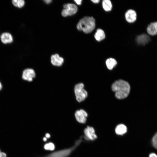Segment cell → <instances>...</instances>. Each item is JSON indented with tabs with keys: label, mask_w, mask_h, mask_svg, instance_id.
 <instances>
[{
	"label": "cell",
	"mask_w": 157,
	"mask_h": 157,
	"mask_svg": "<svg viewBox=\"0 0 157 157\" xmlns=\"http://www.w3.org/2000/svg\"><path fill=\"white\" fill-rule=\"evenodd\" d=\"M112 89L115 92L116 97L123 99L126 97L130 91V87L127 82L122 80L115 81L112 85Z\"/></svg>",
	"instance_id": "1"
},
{
	"label": "cell",
	"mask_w": 157,
	"mask_h": 157,
	"mask_svg": "<svg viewBox=\"0 0 157 157\" xmlns=\"http://www.w3.org/2000/svg\"><path fill=\"white\" fill-rule=\"evenodd\" d=\"M95 27V20L92 17L86 16L81 19L78 22L76 27L79 31L86 33H91Z\"/></svg>",
	"instance_id": "2"
},
{
	"label": "cell",
	"mask_w": 157,
	"mask_h": 157,
	"mask_svg": "<svg viewBox=\"0 0 157 157\" xmlns=\"http://www.w3.org/2000/svg\"><path fill=\"white\" fill-rule=\"evenodd\" d=\"M84 87V84L81 83L76 84L74 87V95L76 100L78 102L83 101L88 96V92Z\"/></svg>",
	"instance_id": "3"
},
{
	"label": "cell",
	"mask_w": 157,
	"mask_h": 157,
	"mask_svg": "<svg viewBox=\"0 0 157 157\" xmlns=\"http://www.w3.org/2000/svg\"><path fill=\"white\" fill-rule=\"evenodd\" d=\"M63 8L61 12V14L62 16L64 17L74 15L78 10L77 6L73 3L65 4L63 5Z\"/></svg>",
	"instance_id": "4"
},
{
	"label": "cell",
	"mask_w": 157,
	"mask_h": 157,
	"mask_svg": "<svg viewBox=\"0 0 157 157\" xmlns=\"http://www.w3.org/2000/svg\"><path fill=\"white\" fill-rule=\"evenodd\" d=\"M80 142H77L75 145L72 147L54 152L45 157H67L74 150L79 144Z\"/></svg>",
	"instance_id": "5"
},
{
	"label": "cell",
	"mask_w": 157,
	"mask_h": 157,
	"mask_svg": "<svg viewBox=\"0 0 157 157\" xmlns=\"http://www.w3.org/2000/svg\"><path fill=\"white\" fill-rule=\"evenodd\" d=\"M36 76L35 71L32 68H26L23 72L22 77V79L29 82H31Z\"/></svg>",
	"instance_id": "6"
},
{
	"label": "cell",
	"mask_w": 157,
	"mask_h": 157,
	"mask_svg": "<svg viewBox=\"0 0 157 157\" xmlns=\"http://www.w3.org/2000/svg\"><path fill=\"white\" fill-rule=\"evenodd\" d=\"M74 116L77 122L81 123L84 124L86 122L88 114L84 110L80 109L75 111Z\"/></svg>",
	"instance_id": "7"
},
{
	"label": "cell",
	"mask_w": 157,
	"mask_h": 157,
	"mask_svg": "<svg viewBox=\"0 0 157 157\" xmlns=\"http://www.w3.org/2000/svg\"><path fill=\"white\" fill-rule=\"evenodd\" d=\"M84 132L85 138L87 140H93L97 138L94 130L92 127L87 126L84 129Z\"/></svg>",
	"instance_id": "8"
},
{
	"label": "cell",
	"mask_w": 157,
	"mask_h": 157,
	"mask_svg": "<svg viewBox=\"0 0 157 157\" xmlns=\"http://www.w3.org/2000/svg\"><path fill=\"white\" fill-rule=\"evenodd\" d=\"M51 62L53 66L59 67L63 65L64 62V59L63 58L60 57L58 54H55L51 56Z\"/></svg>",
	"instance_id": "9"
},
{
	"label": "cell",
	"mask_w": 157,
	"mask_h": 157,
	"mask_svg": "<svg viewBox=\"0 0 157 157\" xmlns=\"http://www.w3.org/2000/svg\"><path fill=\"white\" fill-rule=\"evenodd\" d=\"M125 17L126 21L130 23H133L136 19V13L133 10H129L125 13Z\"/></svg>",
	"instance_id": "10"
},
{
	"label": "cell",
	"mask_w": 157,
	"mask_h": 157,
	"mask_svg": "<svg viewBox=\"0 0 157 157\" xmlns=\"http://www.w3.org/2000/svg\"><path fill=\"white\" fill-rule=\"evenodd\" d=\"M1 42L4 44L10 43L13 42V37L11 34L8 32L3 33L0 36Z\"/></svg>",
	"instance_id": "11"
},
{
	"label": "cell",
	"mask_w": 157,
	"mask_h": 157,
	"mask_svg": "<svg viewBox=\"0 0 157 157\" xmlns=\"http://www.w3.org/2000/svg\"><path fill=\"white\" fill-rule=\"evenodd\" d=\"M149 36L147 34H143L137 37L136 41L139 44L144 45L148 43L150 40Z\"/></svg>",
	"instance_id": "12"
},
{
	"label": "cell",
	"mask_w": 157,
	"mask_h": 157,
	"mask_svg": "<svg viewBox=\"0 0 157 157\" xmlns=\"http://www.w3.org/2000/svg\"><path fill=\"white\" fill-rule=\"evenodd\" d=\"M147 30L150 35L153 36L157 35V22L151 23L147 27Z\"/></svg>",
	"instance_id": "13"
},
{
	"label": "cell",
	"mask_w": 157,
	"mask_h": 157,
	"mask_svg": "<svg viewBox=\"0 0 157 157\" xmlns=\"http://www.w3.org/2000/svg\"><path fill=\"white\" fill-rule=\"evenodd\" d=\"M127 131V127L123 124L117 125L115 129V133L118 135H122Z\"/></svg>",
	"instance_id": "14"
},
{
	"label": "cell",
	"mask_w": 157,
	"mask_h": 157,
	"mask_svg": "<svg viewBox=\"0 0 157 157\" xmlns=\"http://www.w3.org/2000/svg\"><path fill=\"white\" fill-rule=\"evenodd\" d=\"M94 37L95 39L98 41H100L103 40L105 38V35L104 31L101 29L97 30Z\"/></svg>",
	"instance_id": "15"
},
{
	"label": "cell",
	"mask_w": 157,
	"mask_h": 157,
	"mask_svg": "<svg viewBox=\"0 0 157 157\" xmlns=\"http://www.w3.org/2000/svg\"><path fill=\"white\" fill-rule=\"evenodd\" d=\"M106 64L107 68L110 69H112L117 64L116 61L114 58H109L106 61Z\"/></svg>",
	"instance_id": "16"
},
{
	"label": "cell",
	"mask_w": 157,
	"mask_h": 157,
	"mask_svg": "<svg viewBox=\"0 0 157 157\" xmlns=\"http://www.w3.org/2000/svg\"><path fill=\"white\" fill-rule=\"evenodd\" d=\"M102 7L106 11H110L112 8V4L109 0H104L102 2Z\"/></svg>",
	"instance_id": "17"
},
{
	"label": "cell",
	"mask_w": 157,
	"mask_h": 157,
	"mask_svg": "<svg viewBox=\"0 0 157 157\" xmlns=\"http://www.w3.org/2000/svg\"><path fill=\"white\" fill-rule=\"evenodd\" d=\"M12 2L15 6L19 8L23 7L25 4L24 1L23 0H13Z\"/></svg>",
	"instance_id": "18"
},
{
	"label": "cell",
	"mask_w": 157,
	"mask_h": 157,
	"mask_svg": "<svg viewBox=\"0 0 157 157\" xmlns=\"http://www.w3.org/2000/svg\"><path fill=\"white\" fill-rule=\"evenodd\" d=\"M151 143L152 146L157 150V132L152 137L151 140Z\"/></svg>",
	"instance_id": "19"
},
{
	"label": "cell",
	"mask_w": 157,
	"mask_h": 157,
	"mask_svg": "<svg viewBox=\"0 0 157 157\" xmlns=\"http://www.w3.org/2000/svg\"><path fill=\"white\" fill-rule=\"evenodd\" d=\"M55 148L54 144L51 142L46 144L44 146V149L48 150L53 151L55 149Z\"/></svg>",
	"instance_id": "20"
},
{
	"label": "cell",
	"mask_w": 157,
	"mask_h": 157,
	"mask_svg": "<svg viewBox=\"0 0 157 157\" xmlns=\"http://www.w3.org/2000/svg\"><path fill=\"white\" fill-rule=\"evenodd\" d=\"M149 157H157V154L155 153L152 152L149 154Z\"/></svg>",
	"instance_id": "21"
},
{
	"label": "cell",
	"mask_w": 157,
	"mask_h": 157,
	"mask_svg": "<svg viewBox=\"0 0 157 157\" xmlns=\"http://www.w3.org/2000/svg\"><path fill=\"white\" fill-rule=\"evenodd\" d=\"M0 157H7L6 153L3 152H1L0 153Z\"/></svg>",
	"instance_id": "22"
},
{
	"label": "cell",
	"mask_w": 157,
	"mask_h": 157,
	"mask_svg": "<svg viewBox=\"0 0 157 157\" xmlns=\"http://www.w3.org/2000/svg\"><path fill=\"white\" fill-rule=\"evenodd\" d=\"M74 1L78 5H80L81 4L82 0H75Z\"/></svg>",
	"instance_id": "23"
},
{
	"label": "cell",
	"mask_w": 157,
	"mask_h": 157,
	"mask_svg": "<svg viewBox=\"0 0 157 157\" xmlns=\"http://www.w3.org/2000/svg\"><path fill=\"white\" fill-rule=\"evenodd\" d=\"M44 1L45 3L47 4L50 3L52 1L51 0H46Z\"/></svg>",
	"instance_id": "24"
},
{
	"label": "cell",
	"mask_w": 157,
	"mask_h": 157,
	"mask_svg": "<svg viewBox=\"0 0 157 157\" xmlns=\"http://www.w3.org/2000/svg\"><path fill=\"white\" fill-rule=\"evenodd\" d=\"M91 1L94 3H99L100 1L99 0H91Z\"/></svg>",
	"instance_id": "25"
},
{
	"label": "cell",
	"mask_w": 157,
	"mask_h": 157,
	"mask_svg": "<svg viewBox=\"0 0 157 157\" xmlns=\"http://www.w3.org/2000/svg\"><path fill=\"white\" fill-rule=\"evenodd\" d=\"M50 136V135L48 133H47L46 134V137L47 138H49Z\"/></svg>",
	"instance_id": "26"
},
{
	"label": "cell",
	"mask_w": 157,
	"mask_h": 157,
	"mask_svg": "<svg viewBox=\"0 0 157 157\" xmlns=\"http://www.w3.org/2000/svg\"><path fill=\"white\" fill-rule=\"evenodd\" d=\"M43 140L44 141H47V138L46 137H44L43 138Z\"/></svg>",
	"instance_id": "27"
},
{
	"label": "cell",
	"mask_w": 157,
	"mask_h": 157,
	"mask_svg": "<svg viewBox=\"0 0 157 157\" xmlns=\"http://www.w3.org/2000/svg\"><path fill=\"white\" fill-rule=\"evenodd\" d=\"M2 88V85L1 83L0 82V90Z\"/></svg>",
	"instance_id": "28"
},
{
	"label": "cell",
	"mask_w": 157,
	"mask_h": 157,
	"mask_svg": "<svg viewBox=\"0 0 157 157\" xmlns=\"http://www.w3.org/2000/svg\"><path fill=\"white\" fill-rule=\"evenodd\" d=\"M1 149H0V153H1Z\"/></svg>",
	"instance_id": "29"
}]
</instances>
